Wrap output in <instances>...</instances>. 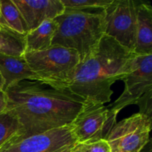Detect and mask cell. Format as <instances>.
Listing matches in <instances>:
<instances>
[{"mask_svg": "<svg viewBox=\"0 0 152 152\" xmlns=\"http://www.w3.org/2000/svg\"><path fill=\"white\" fill-rule=\"evenodd\" d=\"M4 93L6 109L17 118L22 137L71 124L86 102L68 88L35 80L15 83Z\"/></svg>", "mask_w": 152, "mask_h": 152, "instance_id": "obj_1", "label": "cell"}, {"mask_svg": "<svg viewBox=\"0 0 152 152\" xmlns=\"http://www.w3.org/2000/svg\"><path fill=\"white\" fill-rule=\"evenodd\" d=\"M135 55L104 35L95 50L77 65L65 88L86 101L105 105L111 100V86L126 75Z\"/></svg>", "mask_w": 152, "mask_h": 152, "instance_id": "obj_2", "label": "cell"}, {"mask_svg": "<svg viewBox=\"0 0 152 152\" xmlns=\"http://www.w3.org/2000/svg\"><path fill=\"white\" fill-rule=\"evenodd\" d=\"M54 20L57 23V29L52 45L76 50L80 61L95 50L105 35L104 10H65Z\"/></svg>", "mask_w": 152, "mask_h": 152, "instance_id": "obj_3", "label": "cell"}, {"mask_svg": "<svg viewBox=\"0 0 152 152\" xmlns=\"http://www.w3.org/2000/svg\"><path fill=\"white\" fill-rule=\"evenodd\" d=\"M23 56L39 81L58 88H65V83L80 62L76 50L58 45L43 50L25 52Z\"/></svg>", "mask_w": 152, "mask_h": 152, "instance_id": "obj_4", "label": "cell"}, {"mask_svg": "<svg viewBox=\"0 0 152 152\" xmlns=\"http://www.w3.org/2000/svg\"><path fill=\"white\" fill-rule=\"evenodd\" d=\"M122 80L125 83L124 91L108 106L109 109L117 115L125 107L136 104L140 106L139 113L151 118L152 55H135Z\"/></svg>", "mask_w": 152, "mask_h": 152, "instance_id": "obj_5", "label": "cell"}, {"mask_svg": "<svg viewBox=\"0 0 152 152\" xmlns=\"http://www.w3.org/2000/svg\"><path fill=\"white\" fill-rule=\"evenodd\" d=\"M117 116L104 104L86 101L71 124L77 143L106 139L117 123Z\"/></svg>", "mask_w": 152, "mask_h": 152, "instance_id": "obj_6", "label": "cell"}, {"mask_svg": "<svg viewBox=\"0 0 152 152\" xmlns=\"http://www.w3.org/2000/svg\"><path fill=\"white\" fill-rule=\"evenodd\" d=\"M151 118L137 113L116 123L105 140L111 152H140L150 142Z\"/></svg>", "mask_w": 152, "mask_h": 152, "instance_id": "obj_7", "label": "cell"}, {"mask_svg": "<svg viewBox=\"0 0 152 152\" xmlns=\"http://www.w3.org/2000/svg\"><path fill=\"white\" fill-rule=\"evenodd\" d=\"M105 35L134 52L136 44L137 1L113 0L104 9Z\"/></svg>", "mask_w": 152, "mask_h": 152, "instance_id": "obj_8", "label": "cell"}, {"mask_svg": "<svg viewBox=\"0 0 152 152\" xmlns=\"http://www.w3.org/2000/svg\"><path fill=\"white\" fill-rule=\"evenodd\" d=\"M77 143L71 124L37 134L19 138L0 152H62Z\"/></svg>", "mask_w": 152, "mask_h": 152, "instance_id": "obj_9", "label": "cell"}, {"mask_svg": "<svg viewBox=\"0 0 152 152\" xmlns=\"http://www.w3.org/2000/svg\"><path fill=\"white\" fill-rule=\"evenodd\" d=\"M28 28V32L48 19H54L65 11L61 0H13Z\"/></svg>", "mask_w": 152, "mask_h": 152, "instance_id": "obj_10", "label": "cell"}, {"mask_svg": "<svg viewBox=\"0 0 152 152\" xmlns=\"http://www.w3.org/2000/svg\"><path fill=\"white\" fill-rule=\"evenodd\" d=\"M0 74L4 80V92L10 86L22 80L39 81L27 63L24 56L0 54Z\"/></svg>", "mask_w": 152, "mask_h": 152, "instance_id": "obj_11", "label": "cell"}, {"mask_svg": "<svg viewBox=\"0 0 152 152\" xmlns=\"http://www.w3.org/2000/svg\"><path fill=\"white\" fill-rule=\"evenodd\" d=\"M137 55H152V7L137 1V34L134 50Z\"/></svg>", "mask_w": 152, "mask_h": 152, "instance_id": "obj_12", "label": "cell"}, {"mask_svg": "<svg viewBox=\"0 0 152 152\" xmlns=\"http://www.w3.org/2000/svg\"><path fill=\"white\" fill-rule=\"evenodd\" d=\"M56 29V21L48 19L35 29L28 31L25 35V52L43 50L50 48Z\"/></svg>", "mask_w": 152, "mask_h": 152, "instance_id": "obj_13", "label": "cell"}, {"mask_svg": "<svg viewBox=\"0 0 152 152\" xmlns=\"http://www.w3.org/2000/svg\"><path fill=\"white\" fill-rule=\"evenodd\" d=\"M25 35L0 25V54L22 56L25 52Z\"/></svg>", "mask_w": 152, "mask_h": 152, "instance_id": "obj_14", "label": "cell"}, {"mask_svg": "<svg viewBox=\"0 0 152 152\" xmlns=\"http://www.w3.org/2000/svg\"><path fill=\"white\" fill-rule=\"evenodd\" d=\"M0 25L21 34H26L28 28L13 0H1Z\"/></svg>", "mask_w": 152, "mask_h": 152, "instance_id": "obj_15", "label": "cell"}, {"mask_svg": "<svg viewBox=\"0 0 152 152\" xmlns=\"http://www.w3.org/2000/svg\"><path fill=\"white\" fill-rule=\"evenodd\" d=\"M22 129L16 116L9 110L0 113V149L22 137Z\"/></svg>", "mask_w": 152, "mask_h": 152, "instance_id": "obj_16", "label": "cell"}, {"mask_svg": "<svg viewBox=\"0 0 152 152\" xmlns=\"http://www.w3.org/2000/svg\"><path fill=\"white\" fill-rule=\"evenodd\" d=\"M65 10L92 11L104 10L113 0H61Z\"/></svg>", "mask_w": 152, "mask_h": 152, "instance_id": "obj_17", "label": "cell"}, {"mask_svg": "<svg viewBox=\"0 0 152 152\" xmlns=\"http://www.w3.org/2000/svg\"><path fill=\"white\" fill-rule=\"evenodd\" d=\"M70 152H111L109 145L105 140L93 142L76 143Z\"/></svg>", "mask_w": 152, "mask_h": 152, "instance_id": "obj_18", "label": "cell"}, {"mask_svg": "<svg viewBox=\"0 0 152 152\" xmlns=\"http://www.w3.org/2000/svg\"><path fill=\"white\" fill-rule=\"evenodd\" d=\"M7 108V99L4 91H0V113L4 111Z\"/></svg>", "mask_w": 152, "mask_h": 152, "instance_id": "obj_19", "label": "cell"}, {"mask_svg": "<svg viewBox=\"0 0 152 152\" xmlns=\"http://www.w3.org/2000/svg\"><path fill=\"white\" fill-rule=\"evenodd\" d=\"M3 88H4V80L0 74V91H3Z\"/></svg>", "mask_w": 152, "mask_h": 152, "instance_id": "obj_20", "label": "cell"}, {"mask_svg": "<svg viewBox=\"0 0 152 152\" xmlns=\"http://www.w3.org/2000/svg\"><path fill=\"white\" fill-rule=\"evenodd\" d=\"M71 148H72V147H71ZM71 148H68V149L65 150V151H62V152H70V151H71Z\"/></svg>", "mask_w": 152, "mask_h": 152, "instance_id": "obj_21", "label": "cell"}, {"mask_svg": "<svg viewBox=\"0 0 152 152\" xmlns=\"http://www.w3.org/2000/svg\"><path fill=\"white\" fill-rule=\"evenodd\" d=\"M145 148H143V150H142V151H140V152H145ZM148 152H151V149L150 150V151H148Z\"/></svg>", "mask_w": 152, "mask_h": 152, "instance_id": "obj_22", "label": "cell"}, {"mask_svg": "<svg viewBox=\"0 0 152 152\" xmlns=\"http://www.w3.org/2000/svg\"><path fill=\"white\" fill-rule=\"evenodd\" d=\"M0 3H1V0H0Z\"/></svg>", "mask_w": 152, "mask_h": 152, "instance_id": "obj_23", "label": "cell"}]
</instances>
